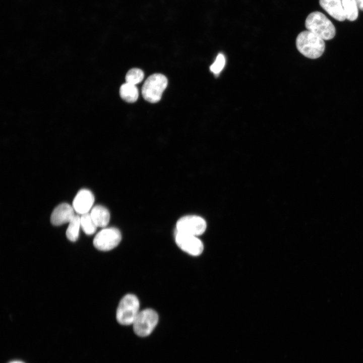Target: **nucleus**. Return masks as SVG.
<instances>
[{
  "instance_id": "4",
  "label": "nucleus",
  "mask_w": 363,
  "mask_h": 363,
  "mask_svg": "<svg viewBox=\"0 0 363 363\" xmlns=\"http://www.w3.org/2000/svg\"><path fill=\"white\" fill-rule=\"evenodd\" d=\"M167 84V78L161 74H154L150 76L142 86V94L143 98L152 103L158 102Z\"/></svg>"
},
{
  "instance_id": "12",
  "label": "nucleus",
  "mask_w": 363,
  "mask_h": 363,
  "mask_svg": "<svg viewBox=\"0 0 363 363\" xmlns=\"http://www.w3.org/2000/svg\"><path fill=\"white\" fill-rule=\"evenodd\" d=\"M90 214L97 227H104L108 224L110 214L105 207L101 205H96L93 207Z\"/></svg>"
},
{
  "instance_id": "9",
  "label": "nucleus",
  "mask_w": 363,
  "mask_h": 363,
  "mask_svg": "<svg viewBox=\"0 0 363 363\" xmlns=\"http://www.w3.org/2000/svg\"><path fill=\"white\" fill-rule=\"evenodd\" d=\"M94 202L92 193L87 189L80 190L73 202L74 210L81 215L87 213L91 209Z\"/></svg>"
},
{
  "instance_id": "7",
  "label": "nucleus",
  "mask_w": 363,
  "mask_h": 363,
  "mask_svg": "<svg viewBox=\"0 0 363 363\" xmlns=\"http://www.w3.org/2000/svg\"><path fill=\"white\" fill-rule=\"evenodd\" d=\"M206 221L197 215H187L181 217L176 222V231L196 236L202 234L206 230Z\"/></svg>"
},
{
  "instance_id": "13",
  "label": "nucleus",
  "mask_w": 363,
  "mask_h": 363,
  "mask_svg": "<svg viewBox=\"0 0 363 363\" xmlns=\"http://www.w3.org/2000/svg\"><path fill=\"white\" fill-rule=\"evenodd\" d=\"M119 95L125 101L133 103L138 98V89L136 85L126 82L120 87Z\"/></svg>"
},
{
  "instance_id": "20",
  "label": "nucleus",
  "mask_w": 363,
  "mask_h": 363,
  "mask_svg": "<svg viewBox=\"0 0 363 363\" xmlns=\"http://www.w3.org/2000/svg\"><path fill=\"white\" fill-rule=\"evenodd\" d=\"M9 363H24V362L23 361H20V360H13Z\"/></svg>"
},
{
  "instance_id": "17",
  "label": "nucleus",
  "mask_w": 363,
  "mask_h": 363,
  "mask_svg": "<svg viewBox=\"0 0 363 363\" xmlns=\"http://www.w3.org/2000/svg\"><path fill=\"white\" fill-rule=\"evenodd\" d=\"M144 77L142 70L138 68H133L127 73L125 77L126 82L135 85L141 82Z\"/></svg>"
},
{
  "instance_id": "15",
  "label": "nucleus",
  "mask_w": 363,
  "mask_h": 363,
  "mask_svg": "<svg viewBox=\"0 0 363 363\" xmlns=\"http://www.w3.org/2000/svg\"><path fill=\"white\" fill-rule=\"evenodd\" d=\"M66 231L67 238L72 241H76L79 237V230L81 227L80 217L75 215L70 221Z\"/></svg>"
},
{
  "instance_id": "18",
  "label": "nucleus",
  "mask_w": 363,
  "mask_h": 363,
  "mask_svg": "<svg viewBox=\"0 0 363 363\" xmlns=\"http://www.w3.org/2000/svg\"><path fill=\"white\" fill-rule=\"evenodd\" d=\"M225 64V58L222 53H219L214 62L210 67V71L215 75H218L223 70Z\"/></svg>"
},
{
  "instance_id": "5",
  "label": "nucleus",
  "mask_w": 363,
  "mask_h": 363,
  "mask_svg": "<svg viewBox=\"0 0 363 363\" xmlns=\"http://www.w3.org/2000/svg\"><path fill=\"white\" fill-rule=\"evenodd\" d=\"M158 322V315L154 310H143L139 312L133 324L134 332L140 337H146L152 332Z\"/></svg>"
},
{
  "instance_id": "14",
  "label": "nucleus",
  "mask_w": 363,
  "mask_h": 363,
  "mask_svg": "<svg viewBox=\"0 0 363 363\" xmlns=\"http://www.w3.org/2000/svg\"><path fill=\"white\" fill-rule=\"evenodd\" d=\"M346 19L353 21L355 20L358 14L356 0H341Z\"/></svg>"
},
{
  "instance_id": "2",
  "label": "nucleus",
  "mask_w": 363,
  "mask_h": 363,
  "mask_svg": "<svg viewBox=\"0 0 363 363\" xmlns=\"http://www.w3.org/2000/svg\"><path fill=\"white\" fill-rule=\"evenodd\" d=\"M307 30L323 40L332 39L335 35V28L331 21L322 13L316 11L310 13L305 21Z\"/></svg>"
},
{
  "instance_id": "19",
  "label": "nucleus",
  "mask_w": 363,
  "mask_h": 363,
  "mask_svg": "<svg viewBox=\"0 0 363 363\" xmlns=\"http://www.w3.org/2000/svg\"><path fill=\"white\" fill-rule=\"evenodd\" d=\"M358 8L363 11V0H356Z\"/></svg>"
},
{
  "instance_id": "8",
  "label": "nucleus",
  "mask_w": 363,
  "mask_h": 363,
  "mask_svg": "<svg viewBox=\"0 0 363 363\" xmlns=\"http://www.w3.org/2000/svg\"><path fill=\"white\" fill-rule=\"evenodd\" d=\"M175 240L182 250L190 255L198 256L204 250L202 241L196 236L176 231Z\"/></svg>"
},
{
  "instance_id": "3",
  "label": "nucleus",
  "mask_w": 363,
  "mask_h": 363,
  "mask_svg": "<svg viewBox=\"0 0 363 363\" xmlns=\"http://www.w3.org/2000/svg\"><path fill=\"white\" fill-rule=\"evenodd\" d=\"M140 302L138 297L133 294H127L120 300L116 318L122 325L133 324L139 313Z\"/></svg>"
},
{
  "instance_id": "16",
  "label": "nucleus",
  "mask_w": 363,
  "mask_h": 363,
  "mask_svg": "<svg viewBox=\"0 0 363 363\" xmlns=\"http://www.w3.org/2000/svg\"><path fill=\"white\" fill-rule=\"evenodd\" d=\"M81 227L87 235H92L96 230L97 226L94 222L89 213L82 214L80 217Z\"/></svg>"
},
{
  "instance_id": "11",
  "label": "nucleus",
  "mask_w": 363,
  "mask_h": 363,
  "mask_svg": "<svg viewBox=\"0 0 363 363\" xmlns=\"http://www.w3.org/2000/svg\"><path fill=\"white\" fill-rule=\"evenodd\" d=\"M321 7L331 17L339 21L346 19L341 0H319Z\"/></svg>"
},
{
  "instance_id": "1",
  "label": "nucleus",
  "mask_w": 363,
  "mask_h": 363,
  "mask_svg": "<svg viewBox=\"0 0 363 363\" xmlns=\"http://www.w3.org/2000/svg\"><path fill=\"white\" fill-rule=\"evenodd\" d=\"M295 44L300 53L311 59L320 57L325 48L324 40L308 30L303 31L298 34Z\"/></svg>"
},
{
  "instance_id": "10",
  "label": "nucleus",
  "mask_w": 363,
  "mask_h": 363,
  "mask_svg": "<svg viewBox=\"0 0 363 363\" xmlns=\"http://www.w3.org/2000/svg\"><path fill=\"white\" fill-rule=\"evenodd\" d=\"M75 216L73 207L68 203H62L52 211L50 222L52 224L58 226L70 222Z\"/></svg>"
},
{
  "instance_id": "6",
  "label": "nucleus",
  "mask_w": 363,
  "mask_h": 363,
  "mask_svg": "<svg viewBox=\"0 0 363 363\" xmlns=\"http://www.w3.org/2000/svg\"><path fill=\"white\" fill-rule=\"evenodd\" d=\"M122 239L120 231L114 227H108L102 229L94 238V246L102 251H110L115 248Z\"/></svg>"
}]
</instances>
